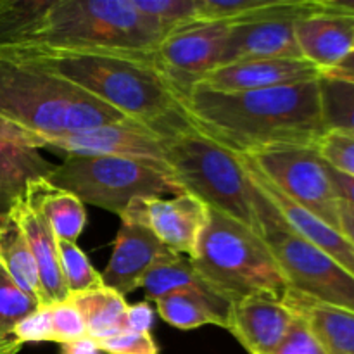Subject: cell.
Instances as JSON below:
<instances>
[{"mask_svg": "<svg viewBox=\"0 0 354 354\" xmlns=\"http://www.w3.org/2000/svg\"><path fill=\"white\" fill-rule=\"evenodd\" d=\"M324 76H332V78L346 80V82L354 83V50L341 62V64L337 66V68L334 69V71L327 73V75Z\"/></svg>", "mask_w": 354, "mask_h": 354, "instance_id": "cell-44", "label": "cell"}, {"mask_svg": "<svg viewBox=\"0 0 354 354\" xmlns=\"http://www.w3.org/2000/svg\"><path fill=\"white\" fill-rule=\"evenodd\" d=\"M194 127L237 156L315 147L325 135L318 80L251 92L197 85L183 99Z\"/></svg>", "mask_w": 354, "mask_h": 354, "instance_id": "cell-1", "label": "cell"}, {"mask_svg": "<svg viewBox=\"0 0 354 354\" xmlns=\"http://www.w3.org/2000/svg\"><path fill=\"white\" fill-rule=\"evenodd\" d=\"M162 41L131 0H52L28 44L50 50L114 54L152 61Z\"/></svg>", "mask_w": 354, "mask_h": 354, "instance_id": "cell-4", "label": "cell"}, {"mask_svg": "<svg viewBox=\"0 0 354 354\" xmlns=\"http://www.w3.org/2000/svg\"><path fill=\"white\" fill-rule=\"evenodd\" d=\"M242 158V156H241ZM244 161L245 169H248L249 176H251L252 182L263 190L266 197L275 204L277 209L280 211L283 218H286L287 223L301 235L306 241H310L311 244L317 245L322 252L328 256L330 259H334L337 265H341L346 272H349L354 277V244L342 234L341 230H335V228L328 227L324 221H320L318 218H315L313 214H310L308 211H304L303 207H299L297 204H294L292 201L287 199L275 185L268 182L251 162L245 158H242Z\"/></svg>", "mask_w": 354, "mask_h": 354, "instance_id": "cell-18", "label": "cell"}, {"mask_svg": "<svg viewBox=\"0 0 354 354\" xmlns=\"http://www.w3.org/2000/svg\"><path fill=\"white\" fill-rule=\"evenodd\" d=\"M50 313L54 342L66 344V342L88 337L85 320H83L80 310L75 306V303L69 297L66 301H62V303L50 304Z\"/></svg>", "mask_w": 354, "mask_h": 354, "instance_id": "cell-33", "label": "cell"}, {"mask_svg": "<svg viewBox=\"0 0 354 354\" xmlns=\"http://www.w3.org/2000/svg\"><path fill=\"white\" fill-rule=\"evenodd\" d=\"M95 342L106 354H161L151 332L124 330Z\"/></svg>", "mask_w": 354, "mask_h": 354, "instance_id": "cell-35", "label": "cell"}, {"mask_svg": "<svg viewBox=\"0 0 354 354\" xmlns=\"http://www.w3.org/2000/svg\"><path fill=\"white\" fill-rule=\"evenodd\" d=\"M296 40L303 59L327 75L354 50V17L325 12L317 2V10L296 23Z\"/></svg>", "mask_w": 354, "mask_h": 354, "instance_id": "cell-17", "label": "cell"}, {"mask_svg": "<svg viewBox=\"0 0 354 354\" xmlns=\"http://www.w3.org/2000/svg\"><path fill=\"white\" fill-rule=\"evenodd\" d=\"M0 144L37 149V151L45 149V142L40 135L26 130V128L6 116H0Z\"/></svg>", "mask_w": 354, "mask_h": 354, "instance_id": "cell-38", "label": "cell"}, {"mask_svg": "<svg viewBox=\"0 0 354 354\" xmlns=\"http://www.w3.org/2000/svg\"><path fill=\"white\" fill-rule=\"evenodd\" d=\"M296 313L282 299L256 294L232 306L227 330L249 354H272L289 334Z\"/></svg>", "mask_w": 354, "mask_h": 354, "instance_id": "cell-16", "label": "cell"}, {"mask_svg": "<svg viewBox=\"0 0 354 354\" xmlns=\"http://www.w3.org/2000/svg\"><path fill=\"white\" fill-rule=\"evenodd\" d=\"M50 3L52 0H0V48L28 44Z\"/></svg>", "mask_w": 354, "mask_h": 354, "instance_id": "cell-26", "label": "cell"}, {"mask_svg": "<svg viewBox=\"0 0 354 354\" xmlns=\"http://www.w3.org/2000/svg\"><path fill=\"white\" fill-rule=\"evenodd\" d=\"M61 354H102L97 342L90 337L61 344Z\"/></svg>", "mask_w": 354, "mask_h": 354, "instance_id": "cell-41", "label": "cell"}, {"mask_svg": "<svg viewBox=\"0 0 354 354\" xmlns=\"http://www.w3.org/2000/svg\"><path fill=\"white\" fill-rule=\"evenodd\" d=\"M339 220H341V232L354 244V207L339 203Z\"/></svg>", "mask_w": 354, "mask_h": 354, "instance_id": "cell-43", "label": "cell"}, {"mask_svg": "<svg viewBox=\"0 0 354 354\" xmlns=\"http://www.w3.org/2000/svg\"><path fill=\"white\" fill-rule=\"evenodd\" d=\"M19 349H7V351H0V354H17Z\"/></svg>", "mask_w": 354, "mask_h": 354, "instance_id": "cell-45", "label": "cell"}, {"mask_svg": "<svg viewBox=\"0 0 354 354\" xmlns=\"http://www.w3.org/2000/svg\"><path fill=\"white\" fill-rule=\"evenodd\" d=\"M9 213L16 218L28 244H30L38 277H40L41 289H44L45 304L50 306V304L66 301L68 292H66L64 280H62L57 239H55L54 232L33 207L28 206L23 196L12 204Z\"/></svg>", "mask_w": 354, "mask_h": 354, "instance_id": "cell-20", "label": "cell"}, {"mask_svg": "<svg viewBox=\"0 0 354 354\" xmlns=\"http://www.w3.org/2000/svg\"><path fill=\"white\" fill-rule=\"evenodd\" d=\"M69 299L82 313L88 337L93 341H102L127 330L128 303L116 290L104 286Z\"/></svg>", "mask_w": 354, "mask_h": 354, "instance_id": "cell-25", "label": "cell"}, {"mask_svg": "<svg viewBox=\"0 0 354 354\" xmlns=\"http://www.w3.org/2000/svg\"><path fill=\"white\" fill-rule=\"evenodd\" d=\"M268 2L270 0H197V19L201 23H234L254 10L263 9Z\"/></svg>", "mask_w": 354, "mask_h": 354, "instance_id": "cell-32", "label": "cell"}, {"mask_svg": "<svg viewBox=\"0 0 354 354\" xmlns=\"http://www.w3.org/2000/svg\"><path fill=\"white\" fill-rule=\"evenodd\" d=\"M54 166L37 149L0 144V214L9 213L28 183L45 178Z\"/></svg>", "mask_w": 354, "mask_h": 354, "instance_id": "cell-24", "label": "cell"}, {"mask_svg": "<svg viewBox=\"0 0 354 354\" xmlns=\"http://www.w3.org/2000/svg\"><path fill=\"white\" fill-rule=\"evenodd\" d=\"M45 178L68 190L83 204L120 216L138 197L182 194L166 166L114 156H66Z\"/></svg>", "mask_w": 354, "mask_h": 354, "instance_id": "cell-7", "label": "cell"}, {"mask_svg": "<svg viewBox=\"0 0 354 354\" xmlns=\"http://www.w3.org/2000/svg\"><path fill=\"white\" fill-rule=\"evenodd\" d=\"M228 37V23H194L166 37L152 54L154 66L169 85L185 99L221 64Z\"/></svg>", "mask_w": 354, "mask_h": 354, "instance_id": "cell-11", "label": "cell"}, {"mask_svg": "<svg viewBox=\"0 0 354 354\" xmlns=\"http://www.w3.org/2000/svg\"><path fill=\"white\" fill-rule=\"evenodd\" d=\"M176 252L169 251L145 225L121 221L113 254L102 275L104 286L121 296L140 289L145 275Z\"/></svg>", "mask_w": 354, "mask_h": 354, "instance_id": "cell-14", "label": "cell"}, {"mask_svg": "<svg viewBox=\"0 0 354 354\" xmlns=\"http://www.w3.org/2000/svg\"><path fill=\"white\" fill-rule=\"evenodd\" d=\"M0 116L47 138L120 123L128 118L75 83L0 48Z\"/></svg>", "mask_w": 354, "mask_h": 354, "instance_id": "cell-3", "label": "cell"}, {"mask_svg": "<svg viewBox=\"0 0 354 354\" xmlns=\"http://www.w3.org/2000/svg\"><path fill=\"white\" fill-rule=\"evenodd\" d=\"M283 303L303 317L327 354H354V313L315 303L294 290H287Z\"/></svg>", "mask_w": 354, "mask_h": 354, "instance_id": "cell-22", "label": "cell"}, {"mask_svg": "<svg viewBox=\"0 0 354 354\" xmlns=\"http://www.w3.org/2000/svg\"><path fill=\"white\" fill-rule=\"evenodd\" d=\"M23 199L47 221L57 241H78L86 225L85 204L78 197L52 185L47 178H37L28 183Z\"/></svg>", "mask_w": 354, "mask_h": 354, "instance_id": "cell-21", "label": "cell"}, {"mask_svg": "<svg viewBox=\"0 0 354 354\" xmlns=\"http://www.w3.org/2000/svg\"><path fill=\"white\" fill-rule=\"evenodd\" d=\"M317 2L318 7L325 12L354 17V0H317Z\"/></svg>", "mask_w": 354, "mask_h": 354, "instance_id": "cell-42", "label": "cell"}, {"mask_svg": "<svg viewBox=\"0 0 354 354\" xmlns=\"http://www.w3.org/2000/svg\"><path fill=\"white\" fill-rule=\"evenodd\" d=\"M59 265H61L62 280H64L68 297L80 296L88 290L104 287L102 275L88 261L85 252L76 242L57 241Z\"/></svg>", "mask_w": 354, "mask_h": 354, "instance_id": "cell-30", "label": "cell"}, {"mask_svg": "<svg viewBox=\"0 0 354 354\" xmlns=\"http://www.w3.org/2000/svg\"><path fill=\"white\" fill-rule=\"evenodd\" d=\"M159 317L180 330H192L203 325H218L206 304L189 294H171L156 301Z\"/></svg>", "mask_w": 354, "mask_h": 354, "instance_id": "cell-31", "label": "cell"}, {"mask_svg": "<svg viewBox=\"0 0 354 354\" xmlns=\"http://www.w3.org/2000/svg\"><path fill=\"white\" fill-rule=\"evenodd\" d=\"M14 341L21 346L28 342H54L50 306H38L33 313L23 318L14 328Z\"/></svg>", "mask_w": 354, "mask_h": 354, "instance_id": "cell-36", "label": "cell"}, {"mask_svg": "<svg viewBox=\"0 0 354 354\" xmlns=\"http://www.w3.org/2000/svg\"><path fill=\"white\" fill-rule=\"evenodd\" d=\"M140 289H144L145 297L149 301H158L171 294H189L197 297L207 306V310L214 315L218 325L227 328L228 317L234 304L225 299L218 290H214L203 277L199 275L189 258L180 254H173L156 265L145 275Z\"/></svg>", "mask_w": 354, "mask_h": 354, "instance_id": "cell-19", "label": "cell"}, {"mask_svg": "<svg viewBox=\"0 0 354 354\" xmlns=\"http://www.w3.org/2000/svg\"><path fill=\"white\" fill-rule=\"evenodd\" d=\"M272 354H327L303 317L296 315L289 334Z\"/></svg>", "mask_w": 354, "mask_h": 354, "instance_id": "cell-37", "label": "cell"}, {"mask_svg": "<svg viewBox=\"0 0 354 354\" xmlns=\"http://www.w3.org/2000/svg\"><path fill=\"white\" fill-rule=\"evenodd\" d=\"M318 154L327 165L346 175L354 176V137L339 133V131H325L324 137L317 144Z\"/></svg>", "mask_w": 354, "mask_h": 354, "instance_id": "cell-34", "label": "cell"}, {"mask_svg": "<svg viewBox=\"0 0 354 354\" xmlns=\"http://www.w3.org/2000/svg\"><path fill=\"white\" fill-rule=\"evenodd\" d=\"M322 71L306 59H248L218 66L201 85L218 92H251L315 82Z\"/></svg>", "mask_w": 354, "mask_h": 354, "instance_id": "cell-15", "label": "cell"}, {"mask_svg": "<svg viewBox=\"0 0 354 354\" xmlns=\"http://www.w3.org/2000/svg\"><path fill=\"white\" fill-rule=\"evenodd\" d=\"M45 147L57 149L66 156H114L166 166L165 135L131 120L47 138Z\"/></svg>", "mask_w": 354, "mask_h": 354, "instance_id": "cell-13", "label": "cell"}, {"mask_svg": "<svg viewBox=\"0 0 354 354\" xmlns=\"http://www.w3.org/2000/svg\"><path fill=\"white\" fill-rule=\"evenodd\" d=\"M7 50L75 83L128 120L147 124L165 137L194 127L183 97L152 61L114 54L50 50L40 45H16Z\"/></svg>", "mask_w": 354, "mask_h": 354, "instance_id": "cell-2", "label": "cell"}, {"mask_svg": "<svg viewBox=\"0 0 354 354\" xmlns=\"http://www.w3.org/2000/svg\"><path fill=\"white\" fill-rule=\"evenodd\" d=\"M190 263L232 304L256 294L282 299L289 290V283L265 239L241 221L211 207Z\"/></svg>", "mask_w": 354, "mask_h": 354, "instance_id": "cell-5", "label": "cell"}, {"mask_svg": "<svg viewBox=\"0 0 354 354\" xmlns=\"http://www.w3.org/2000/svg\"><path fill=\"white\" fill-rule=\"evenodd\" d=\"M0 268L19 286L21 290L44 306V289L30 244L10 213L0 214Z\"/></svg>", "mask_w": 354, "mask_h": 354, "instance_id": "cell-23", "label": "cell"}, {"mask_svg": "<svg viewBox=\"0 0 354 354\" xmlns=\"http://www.w3.org/2000/svg\"><path fill=\"white\" fill-rule=\"evenodd\" d=\"M135 9L158 30L162 40L182 28L199 23L197 0H131Z\"/></svg>", "mask_w": 354, "mask_h": 354, "instance_id": "cell-29", "label": "cell"}, {"mask_svg": "<svg viewBox=\"0 0 354 354\" xmlns=\"http://www.w3.org/2000/svg\"><path fill=\"white\" fill-rule=\"evenodd\" d=\"M38 306L40 304L0 268V351L23 348L14 341V328Z\"/></svg>", "mask_w": 354, "mask_h": 354, "instance_id": "cell-28", "label": "cell"}, {"mask_svg": "<svg viewBox=\"0 0 354 354\" xmlns=\"http://www.w3.org/2000/svg\"><path fill=\"white\" fill-rule=\"evenodd\" d=\"M209 207L190 194H178L173 199L138 197L120 214L121 221L142 223L169 249L192 259L199 239L207 223Z\"/></svg>", "mask_w": 354, "mask_h": 354, "instance_id": "cell-12", "label": "cell"}, {"mask_svg": "<svg viewBox=\"0 0 354 354\" xmlns=\"http://www.w3.org/2000/svg\"><path fill=\"white\" fill-rule=\"evenodd\" d=\"M318 83L325 131L354 137V83L324 75Z\"/></svg>", "mask_w": 354, "mask_h": 354, "instance_id": "cell-27", "label": "cell"}, {"mask_svg": "<svg viewBox=\"0 0 354 354\" xmlns=\"http://www.w3.org/2000/svg\"><path fill=\"white\" fill-rule=\"evenodd\" d=\"M315 10V0H270L263 9L228 23L220 66L248 59H303L296 23Z\"/></svg>", "mask_w": 354, "mask_h": 354, "instance_id": "cell-10", "label": "cell"}, {"mask_svg": "<svg viewBox=\"0 0 354 354\" xmlns=\"http://www.w3.org/2000/svg\"><path fill=\"white\" fill-rule=\"evenodd\" d=\"M287 199L328 227L341 230L339 197L328 176L327 162L315 147H279L242 156Z\"/></svg>", "mask_w": 354, "mask_h": 354, "instance_id": "cell-9", "label": "cell"}, {"mask_svg": "<svg viewBox=\"0 0 354 354\" xmlns=\"http://www.w3.org/2000/svg\"><path fill=\"white\" fill-rule=\"evenodd\" d=\"M252 187L259 235L275 256L289 283V290L315 303L354 313V277L351 273L301 237L254 182Z\"/></svg>", "mask_w": 354, "mask_h": 354, "instance_id": "cell-8", "label": "cell"}, {"mask_svg": "<svg viewBox=\"0 0 354 354\" xmlns=\"http://www.w3.org/2000/svg\"><path fill=\"white\" fill-rule=\"evenodd\" d=\"M154 324V310L147 301L137 304H128L127 311V330L151 332Z\"/></svg>", "mask_w": 354, "mask_h": 354, "instance_id": "cell-39", "label": "cell"}, {"mask_svg": "<svg viewBox=\"0 0 354 354\" xmlns=\"http://www.w3.org/2000/svg\"><path fill=\"white\" fill-rule=\"evenodd\" d=\"M6 351H7V349H6Z\"/></svg>", "mask_w": 354, "mask_h": 354, "instance_id": "cell-46", "label": "cell"}, {"mask_svg": "<svg viewBox=\"0 0 354 354\" xmlns=\"http://www.w3.org/2000/svg\"><path fill=\"white\" fill-rule=\"evenodd\" d=\"M328 176H330V182L334 185L335 194H337L339 201L348 206L354 207V176L346 175V173L339 171V169L332 168L330 165H327Z\"/></svg>", "mask_w": 354, "mask_h": 354, "instance_id": "cell-40", "label": "cell"}, {"mask_svg": "<svg viewBox=\"0 0 354 354\" xmlns=\"http://www.w3.org/2000/svg\"><path fill=\"white\" fill-rule=\"evenodd\" d=\"M165 165L182 192L259 234L254 187L241 156L190 127L166 137Z\"/></svg>", "mask_w": 354, "mask_h": 354, "instance_id": "cell-6", "label": "cell"}]
</instances>
